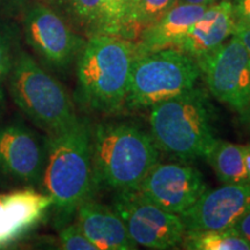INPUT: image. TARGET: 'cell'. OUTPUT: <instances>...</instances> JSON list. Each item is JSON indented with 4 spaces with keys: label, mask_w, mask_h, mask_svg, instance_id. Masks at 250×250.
<instances>
[{
    "label": "cell",
    "mask_w": 250,
    "mask_h": 250,
    "mask_svg": "<svg viewBox=\"0 0 250 250\" xmlns=\"http://www.w3.org/2000/svg\"><path fill=\"white\" fill-rule=\"evenodd\" d=\"M92 124L87 118L46 139V158L42 183L45 193L51 197L55 224L62 227L70 223L83 202L92 199L96 190L94 183Z\"/></svg>",
    "instance_id": "cell-1"
},
{
    "label": "cell",
    "mask_w": 250,
    "mask_h": 250,
    "mask_svg": "<svg viewBox=\"0 0 250 250\" xmlns=\"http://www.w3.org/2000/svg\"><path fill=\"white\" fill-rule=\"evenodd\" d=\"M90 147L95 188L115 192L138 189L159 161L152 136L132 123L101 122L92 125Z\"/></svg>",
    "instance_id": "cell-2"
},
{
    "label": "cell",
    "mask_w": 250,
    "mask_h": 250,
    "mask_svg": "<svg viewBox=\"0 0 250 250\" xmlns=\"http://www.w3.org/2000/svg\"><path fill=\"white\" fill-rule=\"evenodd\" d=\"M134 57V41L114 35L89 36L77 58L79 101L101 114L121 112Z\"/></svg>",
    "instance_id": "cell-3"
},
{
    "label": "cell",
    "mask_w": 250,
    "mask_h": 250,
    "mask_svg": "<svg viewBox=\"0 0 250 250\" xmlns=\"http://www.w3.org/2000/svg\"><path fill=\"white\" fill-rule=\"evenodd\" d=\"M149 124L158 148L183 161L206 159L218 142L213 109L196 87L153 105Z\"/></svg>",
    "instance_id": "cell-4"
},
{
    "label": "cell",
    "mask_w": 250,
    "mask_h": 250,
    "mask_svg": "<svg viewBox=\"0 0 250 250\" xmlns=\"http://www.w3.org/2000/svg\"><path fill=\"white\" fill-rule=\"evenodd\" d=\"M7 88L15 105L49 136L66 130L79 118L64 86L27 52L15 55Z\"/></svg>",
    "instance_id": "cell-5"
},
{
    "label": "cell",
    "mask_w": 250,
    "mask_h": 250,
    "mask_svg": "<svg viewBox=\"0 0 250 250\" xmlns=\"http://www.w3.org/2000/svg\"><path fill=\"white\" fill-rule=\"evenodd\" d=\"M201 68L195 59L177 49L136 56L131 66L125 107L152 108L193 88Z\"/></svg>",
    "instance_id": "cell-6"
},
{
    "label": "cell",
    "mask_w": 250,
    "mask_h": 250,
    "mask_svg": "<svg viewBox=\"0 0 250 250\" xmlns=\"http://www.w3.org/2000/svg\"><path fill=\"white\" fill-rule=\"evenodd\" d=\"M112 208L124 221L137 246L167 250L182 243L187 229L180 215L164 210L138 189L115 192Z\"/></svg>",
    "instance_id": "cell-7"
},
{
    "label": "cell",
    "mask_w": 250,
    "mask_h": 250,
    "mask_svg": "<svg viewBox=\"0 0 250 250\" xmlns=\"http://www.w3.org/2000/svg\"><path fill=\"white\" fill-rule=\"evenodd\" d=\"M196 62L213 98L241 114L250 103V56L241 41L230 36Z\"/></svg>",
    "instance_id": "cell-8"
},
{
    "label": "cell",
    "mask_w": 250,
    "mask_h": 250,
    "mask_svg": "<svg viewBox=\"0 0 250 250\" xmlns=\"http://www.w3.org/2000/svg\"><path fill=\"white\" fill-rule=\"evenodd\" d=\"M27 43L50 66L65 70L77 61L86 41L62 15L44 4H35L23 17Z\"/></svg>",
    "instance_id": "cell-9"
},
{
    "label": "cell",
    "mask_w": 250,
    "mask_h": 250,
    "mask_svg": "<svg viewBox=\"0 0 250 250\" xmlns=\"http://www.w3.org/2000/svg\"><path fill=\"white\" fill-rule=\"evenodd\" d=\"M138 190L164 210L180 215L198 201L208 190V184L191 166L158 162Z\"/></svg>",
    "instance_id": "cell-10"
},
{
    "label": "cell",
    "mask_w": 250,
    "mask_h": 250,
    "mask_svg": "<svg viewBox=\"0 0 250 250\" xmlns=\"http://www.w3.org/2000/svg\"><path fill=\"white\" fill-rule=\"evenodd\" d=\"M46 158L43 142L22 124L0 127V173L18 182L35 186L42 182Z\"/></svg>",
    "instance_id": "cell-11"
},
{
    "label": "cell",
    "mask_w": 250,
    "mask_h": 250,
    "mask_svg": "<svg viewBox=\"0 0 250 250\" xmlns=\"http://www.w3.org/2000/svg\"><path fill=\"white\" fill-rule=\"evenodd\" d=\"M249 212L250 183L224 184L206 190L180 217L186 229H226Z\"/></svg>",
    "instance_id": "cell-12"
},
{
    "label": "cell",
    "mask_w": 250,
    "mask_h": 250,
    "mask_svg": "<svg viewBox=\"0 0 250 250\" xmlns=\"http://www.w3.org/2000/svg\"><path fill=\"white\" fill-rule=\"evenodd\" d=\"M52 204L49 195L31 188L4 195L0 206V249L7 248L34 229Z\"/></svg>",
    "instance_id": "cell-13"
},
{
    "label": "cell",
    "mask_w": 250,
    "mask_h": 250,
    "mask_svg": "<svg viewBox=\"0 0 250 250\" xmlns=\"http://www.w3.org/2000/svg\"><path fill=\"white\" fill-rule=\"evenodd\" d=\"M235 26L232 0H223L205 9L176 49L198 61L233 36Z\"/></svg>",
    "instance_id": "cell-14"
},
{
    "label": "cell",
    "mask_w": 250,
    "mask_h": 250,
    "mask_svg": "<svg viewBox=\"0 0 250 250\" xmlns=\"http://www.w3.org/2000/svg\"><path fill=\"white\" fill-rule=\"evenodd\" d=\"M77 224L98 250H134L124 221L116 211L93 199L83 202L77 210Z\"/></svg>",
    "instance_id": "cell-15"
},
{
    "label": "cell",
    "mask_w": 250,
    "mask_h": 250,
    "mask_svg": "<svg viewBox=\"0 0 250 250\" xmlns=\"http://www.w3.org/2000/svg\"><path fill=\"white\" fill-rule=\"evenodd\" d=\"M208 6L177 4L160 20L142 30L136 43V56L176 49L192 24L201 18Z\"/></svg>",
    "instance_id": "cell-16"
},
{
    "label": "cell",
    "mask_w": 250,
    "mask_h": 250,
    "mask_svg": "<svg viewBox=\"0 0 250 250\" xmlns=\"http://www.w3.org/2000/svg\"><path fill=\"white\" fill-rule=\"evenodd\" d=\"M67 14L87 35L120 36L114 0H62Z\"/></svg>",
    "instance_id": "cell-17"
},
{
    "label": "cell",
    "mask_w": 250,
    "mask_h": 250,
    "mask_svg": "<svg viewBox=\"0 0 250 250\" xmlns=\"http://www.w3.org/2000/svg\"><path fill=\"white\" fill-rule=\"evenodd\" d=\"M206 160L224 184L250 183V145L218 139Z\"/></svg>",
    "instance_id": "cell-18"
},
{
    "label": "cell",
    "mask_w": 250,
    "mask_h": 250,
    "mask_svg": "<svg viewBox=\"0 0 250 250\" xmlns=\"http://www.w3.org/2000/svg\"><path fill=\"white\" fill-rule=\"evenodd\" d=\"M182 248L189 250H250V243L234 228L187 229Z\"/></svg>",
    "instance_id": "cell-19"
},
{
    "label": "cell",
    "mask_w": 250,
    "mask_h": 250,
    "mask_svg": "<svg viewBox=\"0 0 250 250\" xmlns=\"http://www.w3.org/2000/svg\"><path fill=\"white\" fill-rule=\"evenodd\" d=\"M177 4L179 0H138L133 17L137 39L142 30L160 20Z\"/></svg>",
    "instance_id": "cell-20"
},
{
    "label": "cell",
    "mask_w": 250,
    "mask_h": 250,
    "mask_svg": "<svg viewBox=\"0 0 250 250\" xmlns=\"http://www.w3.org/2000/svg\"><path fill=\"white\" fill-rule=\"evenodd\" d=\"M15 55L17 52H14L11 33L7 28L0 26V111L5 105V87L7 85Z\"/></svg>",
    "instance_id": "cell-21"
},
{
    "label": "cell",
    "mask_w": 250,
    "mask_h": 250,
    "mask_svg": "<svg viewBox=\"0 0 250 250\" xmlns=\"http://www.w3.org/2000/svg\"><path fill=\"white\" fill-rule=\"evenodd\" d=\"M114 4L121 37L136 41L137 33L134 29L133 17L138 0H114Z\"/></svg>",
    "instance_id": "cell-22"
},
{
    "label": "cell",
    "mask_w": 250,
    "mask_h": 250,
    "mask_svg": "<svg viewBox=\"0 0 250 250\" xmlns=\"http://www.w3.org/2000/svg\"><path fill=\"white\" fill-rule=\"evenodd\" d=\"M59 242L61 248L65 250H98L83 234L79 225L66 224L59 230Z\"/></svg>",
    "instance_id": "cell-23"
},
{
    "label": "cell",
    "mask_w": 250,
    "mask_h": 250,
    "mask_svg": "<svg viewBox=\"0 0 250 250\" xmlns=\"http://www.w3.org/2000/svg\"><path fill=\"white\" fill-rule=\"evenodd\" d=\"M233 13L237 26L250 27V0H233Z\"/></svg>",
    "instance_id": "cell-24"
},
{
    "label": "cell",
    "mask_w": 250,
    "mask_h": 250,
    "mask_svg": "<svg viewBox=\"0 0 250 250\" xmlns=\"http://www.w3.org/2000/svg\"><path fill=\"white\" fill-rule=\"evenodd\" d=\"M233 228L250 243V212L246 215H243V217L234 225Z\"/></svg>",
    "instance_id": "cell-25"
},
{
    "label": "cell",
    "mask_w": 250,
    "mask_h": 250,
    "mask_svg": "<svg viewBox=\"0 0 250 250\" xmlns=\"http://www.w3.org/2000/svg\"><path fill=\"white\" fill-rule=\"evenodd\" d=\"M233 35H235L237 39L241 41L242 44L245 45V48L250 56V27L237 26L236 24Z\"/></svg>",
    "instance_id": "cell-26"
},
{
    "label": "cell",
    "mask_w": 250,
    "mask_h": 250,
    "mask_svg": "<svg viewBox=\"0 0 250 250\" xmlns=\"http://www.w3.org/2000/svg\"><path fill=\"white\" fill-rule=\"evenodd\" d=\"M223 0H179V4H189V5H199V6H212Z\"/></svg>",
    "instance_id": "cell-27"
},
{
    "label": "cell",
    "mask_w": 250,
    "mask_h": 250,
    "mask_svg": "<svg viewBox=\"0 0 250 250\" xmlns=\"http://www.w3.org/2000/svg\"><path fill=\"white\" fill-rule=\"evenodd\" d=\"M241 115L243 116V120H245L246 124L248 125L249 129H250V103L248 104V107H247L245 110L241 112Z\"/></svg>",
    "instance_id": "cell-28"
},
{
    "label": "cell",
    "mask_w": 250,
    "mask_h": 250,
    "mask_svg": "<svg viewBox=\"0 0 250 250\" xmlns=\"http://www.w3.org/2000/svg\"><path fill=\"white\" fill-rule=\"evenodd\" d=\"M1 1H7V2H20V1H23V0H1Z\"/></svg>",
    "instance_id": "cell-29"
},
{
    "label": "cell",
    "mask_w": 250,
    "mask_h": 250,
    "mask_svg": "<svg viewBox=\"0 0 250 250\" xmlns=\"http://www.w3.org/2000/svg\"><path fill=\"white\" fill-rule=\"evenodd\" d=\"M2 199H4V195H1V193H0V206H1V204H2Z\"/></svg>",
    "instance_id": "cell-30"
}]
</instances>
